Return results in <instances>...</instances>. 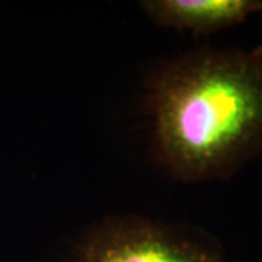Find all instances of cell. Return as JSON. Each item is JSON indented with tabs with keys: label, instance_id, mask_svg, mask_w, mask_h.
Returning <instances> with one entry per match:
<instances>
[{
	"label": "cell",
	"instance_id": "obj_1",
	"mask_svg": "<svg viewBox=\"0 0 262 262\" xmlns=\"http://www.w3.org/2000/svg\"><path fill=\"white\" fill-rule=\"evenodd\" d=\"M156 151L185 182L227 179L262 151V44L198 50L149 86Z\"/></svg>",
	"mask_w": 262,
	"mask_h": 262
},
{
	"label": "cell",
	"instance_id": "obj_2",
	"mask_svg": "<svg viewBox=\"0 0 262 262\" xmlns=\"http://www.w3.org/2000/svg\"><path fill=\"white\" fill-rule=\"evenodd\" d=\"M76 262H227L211 237L187 227L137 217L98 226L80 245Z\"/></svg>",
	"mask_w": 262,
	"mask_h": 262
},
{
	"label": "cell",
	"instance_id": "obj_3",
	"mask_svg": "<svg viewBox=\"0 0 262 262\" xmlns=\"http://www.w3.org/2000/svg\"><path fill=\"white\" fill-rule=\"evenodd\" d=\"M140 8L165 28L211 34L262 10L259 0H144Z\"/></svg>",
	"mask_w": 262,
	"mask_h": 262
}]
</instances>
